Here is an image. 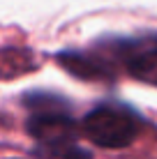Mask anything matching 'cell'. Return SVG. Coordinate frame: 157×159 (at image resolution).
Instances as JSON below:
<instances>
[{"label": "cell", "instance_id": "cell-1", "mask_svg": "<svg viewBox=\"0 0 157 159\" xmlns=\"http://www.w3.org/2000/svg\"><path fill=\"white\" fill-rule=\"evenodd\" d=\"M141 118L120 104H102L83 118V134L99 148H125L139 136Z\"/></svg>", "mask_w": 157, "mask_h": 159}, {"label": "cell", "instance_id": "cell-2", "mask_svg": "<svg viewBox=\"0 0 157 159\" xmlns=\"http://www.w3.org/2000/svg\"><path fill=\"white\" fill-rule=\"evenodd\" d=\"M28 131L32 139L48 148L72 145L76 141V125L69 116L62 113H39L28 120Z\"/></svg>", "mask_w": 157, "mask_h": 159}, {"label": "cell", "instance_id": "cell-3", "mask_svg": "<svg viewBox=\"0 0 157 159\" xmlns=\"http://www.w3.org/2000/svg\"><path fill=\"white\" fill-rule=\"evenodd\" d=\"M127 72L141 83L157 88V48H145V51L134 53L127 60Z\"/></svg>", "mask_w": 157, "mask_h": 159}]
</instances>
